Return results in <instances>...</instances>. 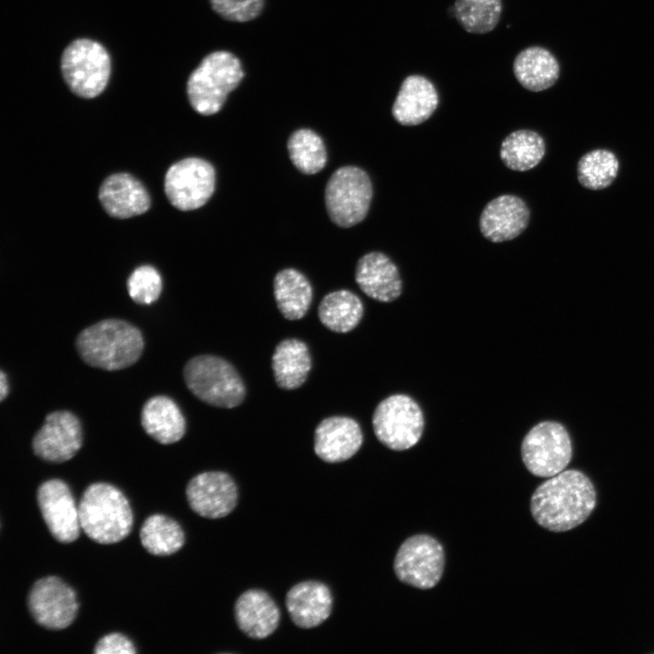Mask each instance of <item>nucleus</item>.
Returning <instances> with one entry per match:
<instances>
[{"label":"nucleus","mask_w":654,"mask_h":654,"mask_svg":"<svg viewBox=\"0 0 654 654\" xmlns=\"http://www.w3.org/2000/svg\"><path fill=\"white\" fill-rule=\"evenodd\" d=\"M597 505L590 479L579 470L550 477L533 492L530 511L535 521L553 532H564L583 523Z\"/></svg>","instance_id":"1"},{"label":"nucleus","mask_w":654,"mask_h":654,"mask_svg":"<svg viewBox=\"0 0 654 654\" xmlns=\"http://www.w3.org/2000/svg\"><path fill=\"white\" fill-rule=\"evenodd\" d=\"M75 347L87 365L117 371L140 359L144 342L141 331L130 322L105 319L84 329L75 340Z\"/></svg>","instance_id":"2"},{"label":"nucleus","mask_w":654,"mask_h":654,"mask_svg":"<svg viewBox=\"0 0 654 654\" xmlns=\"http://www.w3.org/2000/svg\"><path fill=\"white\" fill-rule=\"evenodd\" d=\"M78 512L81 529L97 543H116L128 536L133 526L128 500L106 482H95L85 489Z\"/></svg>","instance_id":"3"},{"label":"nucleus","mask_w":654,"mask_h":654,"mask_svg":"<svg viewBox=\"0 0 654 654\" xmlns=\"http://www.w3.org/2000/svg\"><path fill=\"white\" fill-rule=\"evenodd\" d=\"M183 374L189 391L207 404L231 409L245 398V386L236 369L219 356H194L185 363Z\"/></svg>","instance_id":"4"},{"label":"nucleus","mask_w":654,"mask_h":654,"mask_svg":"<svg viewBox=\"0 0 654 654\" xmlns=\"http://www.w3.org/2000/svg\"><path fill=\"white\" fill-rule=\"evenodd\" d=\"M243 77L241 64L233 54L217 51L208 54L187 82L192 107L203 115L216 114Z\"/></svg>","instance_id":"5"},{"label":"nucleus","mask_w":654,"mask_h":654,"mask_svg":"<svg viewBox=\"0 0 654 654\" xmlns=\"http://www.w3.org/2000/svg\"><path fill=\"white\" fill-rule=\"evenodd\" d=\"M372 198L371 179L357 166L338 168L326 183L324 200L328 215L342 228L356 225L366 217Z\"/></svg>","instance_id":"6"},{"label":"nucleus","mask_w":654,"mask_h":654,"mask_svg":"<svg viewBox=\"0 0 654 654\" xmlns=\"http://www.w3.org/2000/svg\"><path fill=\"white\" fill-rule=\"evenodd\" d=\"M61 68L72 92L83 98H94L108 83L111 63L103 45L89 39H78L64 51Z\"/></svg>","instance_id":"7"},{"label":"nucleus","mask_w":654,"mask_h":654,"mask_svg":"<svg viewBox=\"0 0 654 654\" xmlns=\"http://www.w3.org/2000/svg\"><path fill=\"white\" fill-rule=\"evenodd\" d=\"M372 428L376 438L387 448L404 451L421 439L424 418L418 403L406 394H393L374 410Z\"/></svg>","instance_id":"8"},{"label":"nucleus","mask_w":654,"mask_h":654,"mask_svg":"<svg viewBox=\"0 0 654 654\" xmlns=\"http://www.w3.org/2000/svg\"><path fill=\"white\" fill-rule=\"evenodd\" d=\"M521 458L528 471L538 477L550 478L565 470L572 457L570 437L556 421H541L525 435Z\"/></svg>","instance_id":"9"},{"label":"nucleus","mask_w":654,"mask_h":654,"mask_svg":"<svg viewBox=\"0 0 654 654\" xmlns=\"http://www.w3.org/2000/svg\"><path fill=\"white\" fill-rule=\"evenodd\" d=\"M393 569L401 582L421 590L431 589L442 576V546L429 535L412 536L399 548Z\"/></svg>","instance_id":"10"},{"label":"nucleus","mask_w":654,"mask_h":654,"mask_svg":"<svg viewBox=\"0 0 654 654\" xmlns=\"http://www.w3.org/2000/svg\"><path fill=\"white\" fill-rule=\"evenodd\" d=\"M215 188V170L207 161L189 157L170 166L164 177V192L173 206L192 211L204 205Z\"/></svg>","instance_id":"11"},{"label":"nucleus","mask_w":654,"mask_h":654,"mask_svg":"<svg viewBox=\"0 0 654 654\" xmlns=\"http://www.w3.org/2000/svg\"><path fill=\"white\" fill-rule=\"evenodd\" d=\"M27 606L36 623L56 630L74 621L79 604L73 588L56 576H46L31 587Z\"/></svg>","instance_id":"12"},{"label":"nucleus","mask_w":654,"mask_h":654,"mask_svg":"<svg viewBox=\"0 0 654 654\" xmlns=\"http://www.w3.org/2000/svg\"><path fill=\"white\" fill-rule=\"evenodd\" d=\"M83 442L79 419L69 411L48 413L32 441L36 456L49 462H64L73 458Z\"/></svg>","instance_id":"13"},{"label":"nucleus","mask_w":654,"mask_h":654,"mask_svg":"<svg viewBox=\"0 0 654 654\" xmlns=\"http://www.w3.org/2000/svg\"><path fill=\"white\" fill-rule=\"evenodd\" d=\"M36 500L52 536L62 543L74 541L81 525L78 508L68 485L59 479L48 480L38 487Z\"/></svg>","instance_id":"14"},{"label":"nucleus","mask_w":654,"mask_h":654,"mask_svg":"<svg viewBox=\"0 0 654 654\" xmlns=\"http://www.w3.org/2000/svg\"><path fill=\"white\" fill-rule=\"evenodd\" d=\"M186 497L195 513L208 519H219L235 508L238 490L229 474L205 471L191 479L186 487Z\"/></svg>","instance_id":"15"},{"label":"nucleus","mask_w":654,"mask_h":654,"mask_svg":"<svg viewBox=\"0 0 654 654\" xmlns=\"http://www.w3.org/2000/svg\"><path fill=\"white\" fill-rule=\"evenodd\" d=\"M313 441L316 455L326 462L334 463L352 458L360 450L363 435L354 419L332 416L317 425Z\"/></svg>","instance_id":"16"},{"label":"nucleus","mask_w":654,"mask_h":654,"mask_svg":"<svg viewBox=\"0 0 654 654\" xmlns=\"http://www.w3.org/2000/svg\"><path fill=\"white\" fill-rule=\"evenodd\" d=\"M530 210L520 197L500 195L487 203L480 217L483 236L493 243L512 240L528 226Z\"/></svg>","instance_id":"17"},{"label":"nucleus","mask_w":654,"mask_h":654,"mask_svg":"<svg viewBox=\"0 0 654 654\" xmlns=\"http://www.w3.org/2000/svg\"><path fill=\"white\" fill-rule=\"evenodd\" d=\"M439 105L433 83L421 74L404 78L391 107L393 118L402 125H417L428 120Z\"/></svg>","instance_id":"18"},{"label":"nucleus","mask_w":654,"mask_h":654,"mask_svg":"<svg viewBox=\"0 0 654 654\" xmlns=\"http://www.w3.org/2000/svg\"><path fill=\"white\" fill-rule=\"evenodd\" d=\"M99 200L104 211L118 219L140 215L151 205L145 187L126 173L108 176L99 189Z\"/></svg>","instance_id":"19"},{"label":"nucleus","mask_w":654,"mask_h":654,"mask_svg":"<svg viewBox=\"0 0 654 654\" xmlns=\"http://www.w3.org/2000/svg\"><path fill=\"white\" fill-rule=\"evenodd\" d=\"M355 281L367 296L378 302H391L401 293L402 283L397 266L380 252L368 253L359 259Z\"/></svg>","instance_id":"20"},{"label":"nucleus","mask_w":654,"mask_h":654,"mask_svg":"<svg viewBox=\"0 0 654 654\" xmlns=\"http://www.w3.org/2000/svg\"><path fill=\"white\" fill-rule=\"evenodd\" d=\"M286 609L292 622L302 629L322 624L332 609V596L329 588L319 581H302L286 594Z\"/></svg>","instance_id":"21"},{"label":"nucleus","mask_w":654,"mask_h":654,"mask_svg":"<svg viewBox=\"0 0 654 654\" xmlns=\"http://www.w3.org/2000/svg\"><path fill=\"white\" fill-rule=\"evenodd\" d=\"M234 615L240 629L256 639L267 638L274 632L280 620L276 603L261 590L243 592L235 602Z\"/></svg>","instance_id":"22"},{"label":"nucleus","mask_w":654,"mask_h":654,"mask_svg":"<svg viewBox=\"0 0 654 654\" xmlns=\"http://www.w3.org/2000/svg\"><path fill=\"white\" fill-rule=\"evenodd\" d=\"M144 431L161 444L180 441L186 431L184 416L176 402L168 396L156 395L148 399L141 411Z\"/></svg>","instance_id":"23"},{"label":"nucleus","mask_w":654,"mask_h":654,"mask_svg":"<svg viewBox=\"0 0 654 654\" xmlns=\"http://www.w3.org/2000/svg\"><path fill=\"white\" fill-rule=\"evenodd\" d=\"M512 69L520 85L531 92L549 89L555 84L560 74L555 55L539 45L521 50L514 58Z\"/></svg>","instance_id":"24"},{"label":"nucleus","mask_w":654,"mask_h":654,"mask_svg":"<svg viewBox=\"0 0 654 654\" xmlns=\"http://www.w3.org/2000/svg\"><path fill=\"white\" fill-rule=\"evenodd\" d=\"M272 369L279 388L294 390L301 387L312 369L307 344L295 338L280 342L272 356Z\"/></svg>","instance_id":"25"},{"label":"nucleus","mask_w":654,"mask_h":654,"mask_svg":"<svg viewBox=\"0 0 654 654\" xmlns=\"http://www.w3.org/2000/svg\"><path fill=\"white\" fill-rule=\"evenodd\" d=\"M273 294L282 315L291 321L302 319L312 300V288L299 271L287 268L280 271L273 280Z\"/></svg>","instance_id":"26"},{"label":"nucleus","mask_w":654,"mask_h":654,"mask_svg":"<svg viewBox=\"0 0 654 654\" xmlns=\"http://www.w3.org/2000/svg\"><path fill=\"white\" fill-rule=\"evenodd\" d=\"M363 316L361 299L349 290L327 293L318 306V317L329 330L344 333L353 330Z\"/></svg>","instance_id":"27"},{"label":"nucleus","mask_w":654,"mask_h":654,"mask_svg":"<svg viewBox=\"0 0 654 654\" xmlns=\"http://www.w3.org/2000/svg\"><path fill=\"white\" fill-rule=\"evenodd\" d=\"M545 154V143L540 134L532 130H518L501 143L500 155L510 169L524 172L532 169Z\"/></svg>","instance_id":"28"},{"label":"nucleus","mask_w":654,"mask_h":654,"mask_svg":"<svg viewBox=\"0 0 654 654\" xmlns=\"http://www.w3.org/2000/svg\"><path fill=\"white\" fill-rule=\"evenodd\" d=\"M143 547L155 556H167L178 551L184 543L182 527L172 518L153 514L145 519L140 529Z\"/></svg>","instance_id":"29"},{"label":"nucleus","mask_w":654,"mask_h":654,"mask_svg":"<svg viewBox=\"0 0 654 654\" xmlns=\"http://www.w3.org/2000/svg\"><path fill=\"white\" fill-rule=\"evenodd\" d=\"M287 149L292 164L302 173L314 174L326 164L327 153L322 139L311 129H299L288 139Z\"/></svg>","instance_id":"30"},{"label":"nucleus","mask_w":654,"mask_h":654,"mask_svg":"<svg viewBox=\"0 0 654 654\" xmlns=\"http://www.w3.org/2000/svg\"><path fill=\"white\" fill-rule=\"evenodd\" d=\"M502 12L501 0H455L453 14L460 25L468 33L483 35L499 24Z\"/></svg>","instance_id":"31"},{"label":"nucleus","mask_w":654,"mask_h":654,"mask_svg":"<svg viewBox=\"0 0 654 654\" xmlns=\"http://www.w3.org/2000/svg\"><path fill=\"white\" fill-rule=\"evenodd\" d=\"M619 165V160L612 152L606 149L590 151L578 163V180L585 188L604 189L617 177Z\"/></svg>","instance_id":"32"},{"label":"nucleus","mask_w":654,"mask_h":654,"mask_svg":"<svg viewBox=\"0 0 654 654\" xmlns=\"http://www.w3.org/2000/svg\"><path fill=\"white\" fill-rule=\"evenodd\" d=\"M127 291L131 299L139 304H151L162 292V278L151 265L136 268L127 280Z\"/></svg>","instance_id":"33"},{"label":"nucleus","mask_w":654,"mask_h":654,"mask_svg":"<svg viewBox=\"0 0 654 654\" xmlns=\"http://www.w3.org/2000/svg\"><path fill=\"white\" fill-rule=\"evenodd\" d=\"M210 3L223 17L237 22L253 19L263 6V0H210Z\"/></svg>","instance_id":"34"},{"label":"nucleus","mask_w":654,"mask_h":654,"mask_svg":"<svg viewBox=\"0 0 654 654\" xmlns=\"http://www.w3.org/2000/svg\"><path fill=\"white\" fill-rule=\"evenodd\" d=\"M95 654H134V643L124 634L114 632L101 638L94 649Z\"/></svg>","instance_id":"35"},{"label":"nucleus","mask_w":654,"mask_h":654,"mask_svg":"<svg viewBox=\"0 0 654 654\" xmlns=\"http://www.w3.org/2000/svg\"><path fill=\"white\" fill-rule=\"evenodd\" d=\"M9 384L6 374L4 371L0 372V401H3L8 395Z\"/></svg>","instance_id":"36"}]
</instances>
